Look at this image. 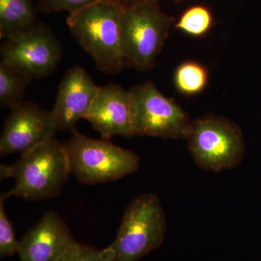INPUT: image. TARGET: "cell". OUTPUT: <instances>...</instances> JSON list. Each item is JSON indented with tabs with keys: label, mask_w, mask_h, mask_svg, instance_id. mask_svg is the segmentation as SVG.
Masks as SVG:
<instances>
[{
	"label": "cell",
	"mask_w": 261,
	"mask_h": 261,
	"mask_svg": "<svg viewBox=\"0 0 261 261\" xmlns=\"http://www.w3.org/2000/svg\"><path fill=\"white\" fill-rule=\"evenodd\" d=\"M123 8L118 0H99L67 18L71 35L105 73H117L125 67L121 33Z\"/></svg>",
	"instance_id": "1"
},
{
	"label": "cell",
	"mask_w": 261,
	"mask_h": 261,
	"mask_svg": "<svg viewBox=\"0 0 261 261\" xmlns=\"http://www.w3.org/2000/svg\"><path fill=\"white\" fill-rule=\"evenodd\" d=\"M70 174L64 144L55 137L21 154L12 166H0L2 180L15 179L13 188L4 193L7 198L35 201L56 197Z\"/></svg>",
	"instance_id": "2"
},
{
	"label": "cell",
	"mask_w": 261,
	"mask_h": 261,
	"mask_svg": "<svg viewBox=\"0 0 261 261\" xmlns=\"http://www.w3.org/2000/svg\"><path fill=\"white\" fill-rule=\"evenodd\" d=\"M166 215L157 195L137 196L127 206L114 241L103 249L108 261H137L162 245Z\"/></svg>",
	"instance_id": "3"
},
{
	"label": "cell",
	"mask_w": 261,
	"mask_h": 261,
	"mask_svg": "<svg viewBox=\"0 0 261 261\" xmlns=\"http://www.w3.org/2000/svg\"><path fill=\"white\" fill-rule=\"evenodd\" d=\"M174 21L161 9L158 0L124 6L121 20L124 66L139 71L153 68Z\"/></svg>",
	"instance_id": "4"
},
{
	"label": "cell",
	"mask_w": 261,
	"mask_h": 261,
	"mask_svg": "<svg viewBox=\"0 0 261 261\" xmlns=\"http://www.w3.org/2000/svg\"><path fill=\"white\" fill-rule=\"evenodd\" d=\"M72 130L73 135L64 144L65 152L70 174L82 183L114 181L138 171L140 161L135 152L109 140H95Z\"/></svg>",
	"instance_id": "5"
},
{
	"label": "cell",
	"mask_w": 261,
	"mask_h": 261,
	"mask_svg": "<svg viewBox=\"0 0 261 261\" xmlns=\"http://www.w3.org/2000/svg\"><path fill=\"white\" fill-rule=\"evenodd\" d=\"M189 151L202 169L219 173L240 166L245 154L243 133L224 117L208 115L192 122Z\"/></svg>",
	"instance_id": "6"
},
{
	"label": "cell",
	"mask_w": 261,
	"mask_h": 261,
	"mask_svg": "<svg viewBox=\"0 0 261 261\" xmlns=\"http://www.w3.org/2000/svg\"><path fill=\"white\" fill-rule=\"evenodd\" d=\"M135 136L187 140L192 122L181 106L166 97L152 82L128 90Z\"/></svg>",
	"instance_id": "7"
},
{
	"label": "cell",
	"mask_w": 261,
	"mask_h": 261,
	"mask_svg": "<svg viewBox=\"0 0 261 261\" xmlns=\"http://www.w3.org/2000/svg\"><path fill=\"white\" fill-rule=\"evenodd\" d=\"M1 61L39 80L53 73L62 58L61 43L51 29L38 21L29 30L5 39Z\"/></svg>",
	"instance_id": "8"
},
{
	"label": "cell",
	"mask_w": 261,
	"mask_h": 261,
	"mask_svg": "<svg viewBox=\"0 0 261 261\" xmlns=\"http://www.w3.org/2000/svg\"><path fill=\"white\" fill-rule=\"evenodd\" d=\"M58 128L51 111L23 102L10 109L0 138V155L27 152L55 137Z\"/></svg>",
	"instance_id": "9"
},
{
	"label": "cell",
	"mask_w": 261,
	"mask_h": 261,
	"mask_svg": "<svg viewBox=\"0 0 261 261\" xmlns=\"http://www.w3.org/2000/svg\"><path fill=\"white\" fill-rule=\"evenodd\" d=\"M84 119L104 140H110L116 136L135 137L129 92L118 84H108L99 87Z\"/></svg>",
	"instance_id": "10"
},
{
	"label": "cell",
	"mask_w": 261,
	"mask_h": 261,
	"mask_svg": "<svg viewBox=\"0 0 261 261\" xmlns=\"http://www.w3.org/2000/svg\"><path fill=\"white\" fill-rule=\"evenodd\" d=\"M99 87L82 67L67 70L50 111L58 130L74 129L77 122L88 113Z\"/></svg>",
	"instance_id": "11"
},
{
	"label": "cell",
	"mask_w": 261,
	"mask_h": 261,
	"mask_svg": "<svg viewBox=\"0 0 261 261\" xmlns=\"http://www.w3.org/2000/svg\"><path fill=\"white\" fill-rule=\"evenodd\" d=\"M20 241V261H57L75 242L68 226L53 211L44 214Z\"/></svg>",
	"instance_id": "12"
},
{
	"label": "cell",
	"mask_w": 261,
	"mask_h": 261,
	"mask_svg": "<svg viewBox=\"0 0 261 261\" xmlns=\"http://www.w3.org/2000/svg\"><path fill=\"white\" fill-rule=\"evenodd\" d=\"M35 0H0V38L7 39L37 23Z\"/></svg>",
	"instance_id": "13"
},
{
	"label": "cell",
	"mask_w": 261,
	"mask_h": 261,
	"mask_svg": "<svg viewBox=\"0 0 261 261\" xmlns=\"http://www.w3.org/2000/svg\"><path fill=\"white\" fill-rule=\"evenodd\" d=\"M32 79L21 70L0 62V104L10 109L23 102L24 93Z\"/></svg>",
	"instance_id": "14"
},
{
	"label": "cell",
	"mask_w": 261,
	"mask_h": 261,
	"mask_svg": "<svg viewBox=\"0 0 261 261\" xmlns=\"http://www.w3.org/2000/svg\"><path fill=\"white\" fill-rule=\"evenodd\" d=\"M207 78V70L203 65L195 62H185L175 72V85L181 93L194 95L205 89Z\"/></svg>",
	"instance_id": "15"
},
{
	"label": "cell",
	"mask_w": 261,
	"mask_h": 261,
	"mask_svg": "<svg viewBox=\"0 0 261 261\" xmlns=\"http://www.w3.org/2000/svg\"><path fill=\"white\" fill-rule=\"evenodd\" d=\"M214 23V16L207 7L195 5L183 12L175 24V28L188 35L198 37L205 35Z\"/></svg>",
	"instance_id": "16"
},
{
	"label": "cell",
	"mask_w": 261,
	"mask_h": 261,
	"mask_svg": "<svg viewBox=\"0 0 261 261\" xmlns=\"http://www.w3.org/2000/svg\"><path fill=\"white\" fill-rule=\"evenodd\" d=\"M5 194L0 197V256L11 257L18 253L20 241L17 240L14 227L5 208Z\"/></svg>",
	"instance_id": "17"
},
{
	"label": "cell",
	"mask_w": 261,
	"mask_h": 261,
	"mask_svg": "<svg viewBox=\"0 0 261 261\" xmlns=\"http://www.w3.org/2000/svg\"><path fill=\"white\" fill-rule=\"evenodd\" d=\"M37 10L45 14L60 12L73 13L99 0H35Z\"/></svg>",
	"instance_id": "18"
},
{
	"label": "cell",
	"mask_w": 261,
	"mask_h": 261,
	"mask_svg": "<svg viewBox=\"0 0 261 261\" xmlns=\"http://www.w3.org/2000/svg\"><path fill=\"white\" fill-rule=\"evenodd\" d=\"M57 261H108L103 250L76 243L71 245Z\"/></svg>",
	"instance_id": "19"
},
{
	"label": "cell",
	"mask_w": 261,
	"mask_h": 261,
	"mask_svg": "<svg viewBox=\"0 0 261 261\" xmlns=\"http://www.w3.org/2000/svg\"><path fill=\"white\" fill-rule=\"evenodd\" d=\"M123 6H128V5L136 4V3H141V2L148 1V0H118Z\"/></svg>",
	"instance_id": "20"
},
{
	"label": "cell",
	"mask_w": 261,
	"mask_h": 261,
	"mask_svg": "<svg viewBox=\"0 0 261 261\" xmlns=\"http://www.w3.org/2000/svg\"><path fill=\"white\" fill-rule=\"evenodd\" d=\"M176 1H182V0H176Z\"/></svg>",
	"instance_id": "21"
}]
</instances>
